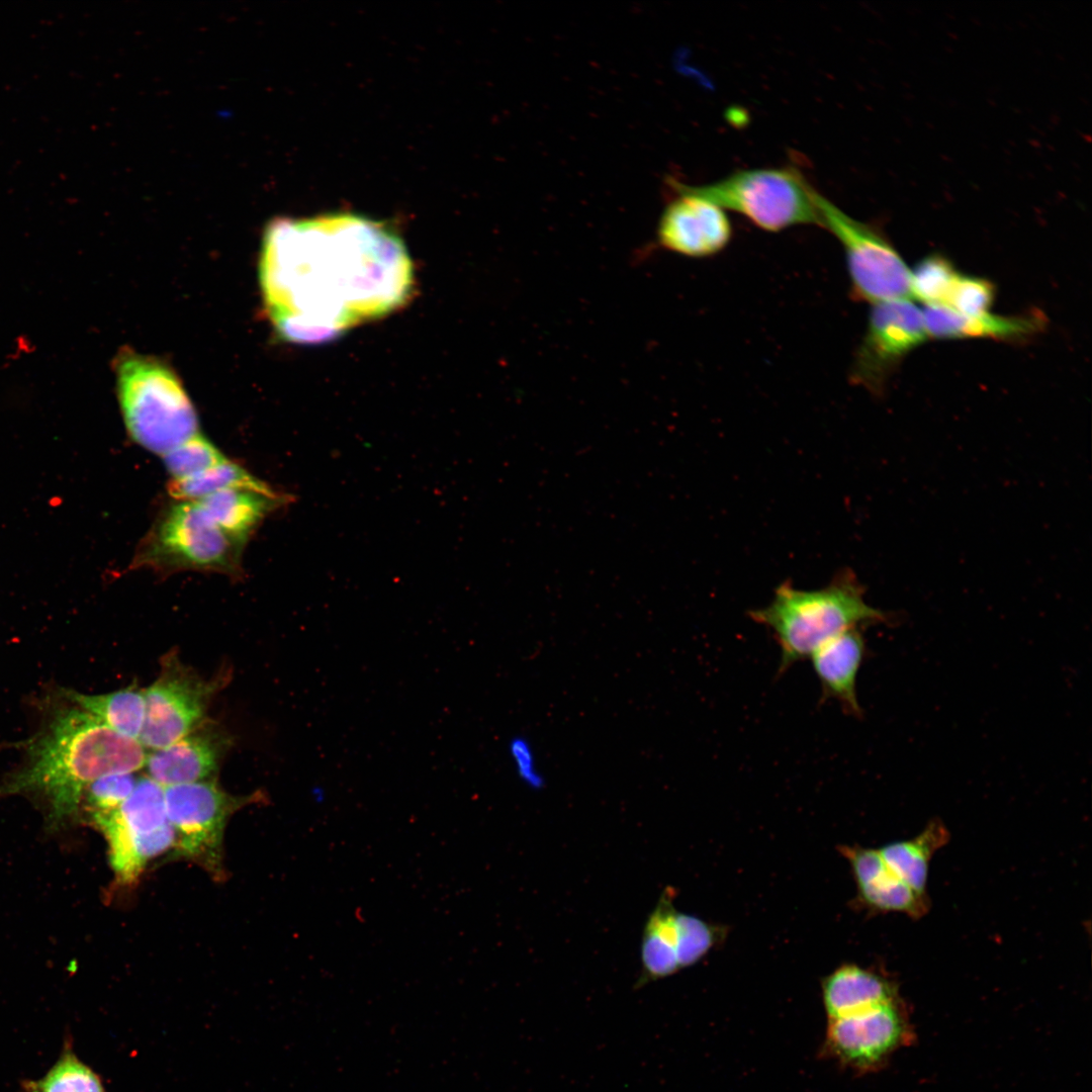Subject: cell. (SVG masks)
<instances>
[{"label":"cell","mask_w":1092,"mask_h":1092,"mask_svg":"<svg viewBox=\"0 0 1092 1092\" xmlns=\"http://www.w3.org/2000/svg\"><path fill=\"white\" fill-rule=\"evenodd\" d=\"M90 815L107 841L110 864L121 885L134 883L154 857L175 845L164 788L148 776L139 778L118 808Z\"/></svg>","instance_id":"obj_7"},{"label":"cell","mask_w":1092,"mask_h":1092,"mask_svg":"<svg viewBox=\"0 0 1092 1092\" xmlns=\"http://www.w3.org/2000/svg\"><path fill=\"white\" fill-rule=\"evenodd\" d=\"M195 502L225 533L247 543L269 515L293 502V495L272 487L266 490L234 487Z\"/></svg>","instance_id":"obj_18"},{"label":"cell","mask_w":1092,"mask_h":1092,"mask_svg":"<svg viewBox=\"0 0 1092 1092\" xmlns=\"http://www.w3.org/2000/svg\"><path fill=\"white\" fill-rule=\"evenodd\" d=\"M948 839L946 827L939 820H932L916 837L889 843L879 851L898 878L925 896L930 859Z\"/></svg>","instance_id":"obj_20"},{"label":"cell","mask_w":1092,"mask_h":1092,"mask_svg":"<svg viewBox=\"0 0 1092 1092\" xmlns=\"http://www.w3.org/2000/svg\"><path fill=\"white\" fill-rule=\"evenodd\" d=\"M856 576L844 571L826 586L800 589L784 582L771 602L749 612V617L772 634L781 650L779 673L809 658L821 644L864 623L881 622L886 615L863 599Z\"/></svg>","instance_id":"obj_3"},{"label":"cell","mask_w":1092,"mask_h":1092,"mask_svg":"<svg viewBox=\"0 0 1092 1092\" xmlns=\"http://www.w3.org/2000/svg\"><path fill=\"white\" fill-rule=\"evenodd\" d=\"M667 186L673 194L658 221V244L690 258H707L723 251L733 235L725 210L692 193L678 180L669 178Z\"/></svg>","instance_id":"obj_13"},{"label":"cell","mask_w":1092,"mask_h":1092,"mask_svg":"<svg viewBox=\"0 0 1092 1092\" xmlns=\"http://www.w3.org/2000/svg\"><path fill=\"white\" fill-rule=\"evenodd\" d=\"M719 930L712 924L691 914L676 911L675 951L679 969L700 961L719 938Z\"/></svg>","instance_id":"obj_27"},{"label":"cell","mask_w":1092,"mask_h":1092,"mask_svg":"<svg viewBox=\"0 0 1092 1092\" xmlns=\"http://www.w3.org/2000/svg\"><path fill=\"white\" fill-rule=\"evenodd\" d=\"M866 655L864 639L857 628L844 631L821 644L810 655L820 682L822 701L835 700L843 712L859 717L856 678Z\"/></svg>","instance_id":"obj_15"},{"label":"cell","mask_w":1092,"mask_h":1092,"mask_svg":"<svg viewBox=\"0 0 1092 1092\" xmlns=\"http://www.w3.org/2000/svg\"><path fill=\"white\" fill-rule=\"evenodd\" d=\"M922 312L928 337L939 340H1027L1041 332L1044 325L1043 316L1036 313L965 315L942 305H926Z\"/></svg>","instance_id":"obj_17"},{"label":"cell","mask_w":1092,"mask_h":1092,"mask_svg":"<svg viewBox=\"0 0 1092 1092\" xmlns=\"http://www.w3.org/2000/svg\"><path fill=\"white\" fill-rule=\"evenodd\" d=\"M29 754L25 768L11 777L0 794L40 795L56 828L77 814L92 782L109 774L135 772L148 755L139 740L76 708L58 715Z\"/></svg>","instance_id":"obj_2"},{"label":"cell","mask_w":1092,"mask_h":1092,"mask_svg":"<svg viewBox=\"0 0 1092 1092\" xmlns=\"http://www.w3.org/2000/svg\"><path fill=\"white\" fill-rule=\"evenodd\" d=\"M68 697L117 733L139 740L145 720L144 691L127 687L103 695L70 692Z\"/></svg>","instance_id":"obj_22"},{"label":"cell","mask_w":1092,"mask_h":1092,"mask_svg":"<svg viewBox=\"0 0 1092 1092\" xmlns=\"http://www.w3.org/2000/svg\"><path fill=\"white\" fill-rule=\"evenodd\" d=\"M168 819L175 831L174 854L220 878L226 822L246 802L225 793L213 780L164 788Z\"/></svg>","instance_id":"obj_9"},{"label":"cell","mask_w":1092,"mask_h":1092,"mask_svg":"<svg viewBox=\"0 0 1092 1092\" xmlns=\"http://www.w3.org/2000/svg\"><path fill=\"white\" fill-rule=\"evenodd\" d=\"M995 298V286L985 278L959 274L949 293L946 307L965 314L987 313Z\"/></svg>","instance_id":"obj_29"},{"label":"cell","mask_w":1092,"mask_h":1092,"mask_svg":"<svg viewBox=\"0 0 1092 1092\" xmlns=\"http://www.w3.org/2000/svg\"><path fill=\"white\" fill-rule=\"evenodd\" d=\"M928 338L923 312L909 299L874 304L849 379L880 395L902 360Z\"/></svg>","instance_id":"obj_10"},{"label":"cell","mask_w":1092,"mask_h":1092,"mask_svg":"<svg viewBox=\"0 0 1092 1092\" xmlns=\"http://www.w3.org/2000/svg\"><path fill=\"white\" fill-rule=\"evenodd\" d=\"M906 1013L897 999L840 1018L828 1019L820 1053L843 1068L872 1072L910 1037Z\"/></svg>","instance_id":"obj_12"},{"label":"cell","mask_w":1092,"mask_h":1092,"mask_svg":"<svg viewBox=\"0 0 1092 1092\" xmlns=\"http://www.w3.org/2000/svg\"><path fill=\"white\" fill-rule=\"evenodd\" d=\"M216 688L170 656L158 678L144 691L145 720L139 738L143 747L164 748L201 725Z\"/></svg>","instance_id":"obj_11"},{"label":"cell","mask_w":1092,"mask_h":1092,"mask_svg":"<svg viewBox=\"0 0 1092 1092\" xmlns=\"http://www.w3.org/2000/svg\"><path fill=\"white\" fill-rule=\"evenodd\" d=\"M686 186L692 193L724 210L740 213L766 232L800 224L821 226L817 190L794 166L738 170L710 184Z\"/></svg>","instance_id":"obj_6"},{"label":"cell","mask_w":1092,"mask_h":1092,"mask_svg":"<svg viewBox=\"0 0 1092 1092\" xmlns=\"http://www.w3.org/2000/svg\"><path fill=\"white\" fill-rule=\"evenodd\" d=\"M234 487L271 488L240 464L228 460L191 477L171 479L168 492L176 500H195Z\"/></svg>","instance_id":"obj_23"},{"label":"cell","mask_w":1092,"mask_h":1092,"mask_svg":"<svg viewBox=\"0 0 1092 1092\" xmlns=\"http://www.w3.org/2000/svg\"><path fill=\"white\" fill-rule=\"evenodd\" d=\"M675 914L669 902H657L644 926L641 941V974L635 988L679 971L675 951Z\"/></svg>","instance_id":"obj_21"},{"label":"cell","mask_w":1092,"mask_h":1092,"mask_svg":"<svg viewBox=\"0 0 1092 1092\" xmlns=\"http://www.w3.org/2000/svg\"><path fill=\"white\" fill-rule=\"evenodd\" d=\"M959 274L945 257L940 254L928 255L911 272L912 295L926 305L945 306Z\"/></svg>","instance_id":"obj_25"},{"label":"cell","mask_w":1092,"mask_h":1092,"mask_svg":"<svg viewBox=\"0 0 1092 1092\" xmlns=\"http://www.w3.org/2000/svg\"><path fill=\"white\" fill-rule=\"evenodd\" d=\"M848 858L859 896L863 902L880 911L904 913L914 919L928 910L926 896L917 894L886 864L879 850L861 847H842Z\"/></svg>","instance_id":"obj_16"},{"label":"cell","mask_w":1092,"mask_h":1092,"mask_svg":"<svg viewBox=\"0 0 1092 1092\" xmlns=\"http://www.w3.org/2000/svg\"><path fill=\"white\" fill-rule=\"evenodd\" d=\"M823 1003L828 1016L840 1018L897 999L889 979L854 965L834 971L822 983Z\"/></svg>","instance_id":"obj_19"},{"label":"cell","mask_w":1092,"mask_h":1092,"mask_svg":"<svg viewBox=\"0 0 1092 1092\" xmlns=\"http://www.w3.org/2000/svg\"><path fill=\"white\" fill-rule=\"evenodd\" d=\"M508 752L519 780L533 790L541 789L545 778L539 769L531 741L524 735H516L508 743Z\"/></svg>","instance_id":"obj_30"},{"label":"cell","mask_w":1092,"mask_h":1092,"mask_svg":"<svg viewBox=\"0 0 1092 1092\" xmlns=\"http://www.w3.org/2000/svg\"><path fill=\"white\" fill-rule=\"evenodd\" d=\"M113 371L122 419L136 444L163 456L200 434L193 403L168 364L122 348Z\"/></svg>","instance_id":"obj_4"},{"label":"cell","mask_w":1092,"mask_h":1092,"mask_svg":"<svg viewBox=\"0 0 1092 1092\" xmlns=\"http://www.w3.org/2000/svg\"><path fill=\"white\" fill-rule=\"evenodd\" d=\"M259 284L275 332L317 344L401 307L414 268L401 238L382 221L354 213L276 217L264 232Z\"/></svg>","instance_id":"obj_1"},{"label":"cell","mask_w":1092,"mask_h":1092,"mask_svg":"<svg viewBox=\"0 0 1092 1092\" xmlns=\"http://www.w3.org/2000/svg\"><path fill=\"white\" fill-rule=\"evenodd\" d=\"M821 226L841 244L852 296L873 304L912 297L911 271L880 230L854 219L817 191Z\"/></svg>","instance_id":"obj_8"},{"label":"cell","mask_w":1092,"mask_h":1092,"mask_svg":"<svg viewBox=\"0 0 1092 1092\" xmlns=\"http://www.w3.org/2000/svg\"><path fill=\"white\" fill-rule=\"evenodd\" d=\"M162 457L172 479L191 477L229 460L201 434L185 441Z\"/></svg>","instance_id":"obj_26"},{"label":"cell","mask_w":1092,"mask_h":1092,"mask_svg":"<svg viewBox=\"0 0 1092 1092\" xmlns=\"http://www.w3.org/2000/svg\"><path fill=\"white\" fill-rule=\"evenodd\" d=\"M246 542L219 528L195 500L163 509L138 545L130 568L158 574L194 570L242 574Z\"/></svg>","instance_id":"obj_5"},{"label":"cell","mask_w":1092,"mask_h":1092,"mask_svg":"<svg viewBox=\"0 0 1092 1092\" xmlns=\"http://www.w3.org/2000/svg\"><path fill=\"white\" fill-rule=\"evenodd\" d=\"M26 1092H105L99 1076L66 1048L40 1079L25 1081Z\"/></svg>","instance_id":"obj_24"},{"label":"cell","mask_w":1092,"mask_h":1092,"mask_svg":"<svg viewBox=\"0 0 1092 1092\" xmlns=\"http://www.w3.org/2000/svg\"><path fill=\"white\" fill-rule=\"evenodd\" d=\"M138 781L135 772H115L92 782L83 795L90 814L118 808L130 796Z\"/></svg>","instance_id":"obj_28"},{"label":"cell","mask_w":1092,"mask_h":1092,"mask_svg":"<svg viewBox=\"0 0 1092 1092\" xmlns=\"http://www.w3.org/2000/svg\"><path fill=\"white\" fill-rule=\"evenodd\" d=\"M201 726L148 754V777L163 788L211 780L226 742L218 732Z\"/></svg>","instance_id":"obj_14"}]
</instances>
